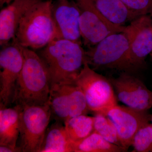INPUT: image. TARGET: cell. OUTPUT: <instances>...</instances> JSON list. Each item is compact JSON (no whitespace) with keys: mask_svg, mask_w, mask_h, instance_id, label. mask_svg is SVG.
<instances>
[{"mask_svg":"<svg viewBox=\"0 0 152 152\" xmlns=\"http://www.w3.org/2000/svg\"><path fill=\"white\" fill-rule=\"evenodd\" d=\"M21 48L23 65L16 83L12 104L20 107L47 104L51 83L46 66L34 50Z\"/></svg>","mask_w":152,"mask_h":152,"instance_id":"cell-1","label":"cell"},{"mask_svg":"<svg viewBox=\"0 0 152 152\" xmlns=\"http://www.w3.org/2000/svg\"><path fill=\"white\" fill-rule=\"evenodd\" d=\"M38 54L48 72L51 88L75 83L86 59L82 44L59 38L53 40Z\"/></svg>","mask_w":152,"mask_h":152,"instance_id":"cell-2","label":"cell"},{"mask_svg":"<svg viewBox=\"0 0 152 152\" xmlns=\"http://www.w3.org/2000/svg\"><path fill=\"white\" fill-rule=\"evenodd\" d=\"M52 0L42 1L33 6L20 22L12 42L23 48L41 50L57 38L53 17Z\"/></svg>","mask_w":152,"mask_h":152,"instance_id":"cell-3","label":"cell"},{"mask_svg":"<svg viewBox=\"0 0 152 152\" xmlns=\"http://www.w3.org/2000/svg\"><path fill=\"white\" fill-rule=\"evenodd\" d=\"M94 70H115L134 73L138 70L133 65L128 36L124 31L106 37L86 50V59Z\"/></svg>","mask_w":152,"mask_h":152,"instance_id":"cell-4","label":"cell"},{"mask_svg":"<svg viewBox=\"0 0 152 152\" xmlns=\"http://www.w3.org/2000/svg\"><path fill=\"white\" fill-rule=\"evenodd\" d=\"M75 83L84 94L90 111L106 115L118 105L114 88L108 78L98 73L85 62Z\"/></svg>","mask_w":152,"mask_h":152,"instance_id":"cell-5","label":"cell"},{"mask_svg":"<svg viewBox=\"0 0 152 152\" xmlns=\"http://www.w3.org/2000/svg\"><path fill=\"white\" fill-rule=\"evenodd\" d=\"M18 107L20 139L18 147L23 152H40L51 118L49 104Z\"/></svg>","mask_w":152,"mask_h":152,"instance_id":"cell-6","label":"cell"},{"mask_svg":"<svg viewBox=\"0 0 152 152\" xmlns=\"http://www.w3.org/2000/svg\"><path fill=\"white\" fill-rule=\"evenodd\" d=\"M80 11V29L83 43L94 46L106 37L125 31V26L113 24L101 14L94 0H75Z\"/></svg>","mask_w":152,"mask_h":152,"instance_id":"cell-7","label":"cell"},{"mask_svg":"<svg viewBox=\"0 0 152 152\" xmlns=\"http://www.w3.org/2000/svg\"><path fill=\"white\" fill-rule=\"evenodd\" d=\"M21 47L12 42L2 47L0 52V106L12 104L16 83L23 68Z\"/></svg>","mask_w":152,"mask_h":152,"instance_id":"cell-8","label":"cell"},{"mask_svg":"<svg viewBox=\"0 0 152 152\" xmlns=\"http://www.w3.org/2000/svg\"><path fill=\"white\" fill-rule=\"evenodd\" d=\"M119 101L139 110L148 111L152 107V91L132 73L121 72L116 78L109 77Z\"/></svg>","mask_w":152,"mask_h":152,"instance_id":"cell-9","label":"cell"},{"mask_svg":"<svg viewBox=\"0 0 152 152\" xmlns=\"http://www.w3.org/2000/svg\"><path fill=\"white\" fill-rule=\"evenodd\" d=\"M152 18L150 15L139 17L124 31L129 42L132 61L138 71L146 67V58L152 51Z\"/></svg>","mask_w":152,"mask_h":152,"instance_id":"cell-10","label":"cell"},{"mask_svg":"<svg viewBox=\"0 0 152 152\" xmlns=\"http://www.w3.org/2000/svg\"><path fill=\"white\" fill-rule=\"evenodd\" d=\"M106 115L114 123L120 141L127 151L132 146L136 133L142 127L150 123L152 117L148 111L139 110L127 106L118 105L109 109Z\"/></svg>","mask_w":152,"mask_h":152,"instance_id":"cell-11","label":"cell"},{"mask_svg":"<svg viewBox=\"0 0 152 152\" xmlns=\"http://www.w3.org/2000/svg\"><path fill=\"white\" fill-rule=\"evenodd\" d=\"M52 14L57 38L82 44L80 11L75 1L57 0L53 4Z\"/></svg>","mask_w":152,"mask_h":152,"instance_id":"cell-12","label":"cell"},{"mask_svg":"<svg viewBox=\"0 0 152 152\" xmlns=\"http://www.w3.org/2000/svg\"><path fill=\"white\" fill-rule=\"evenodd\" d=\"M42 0H13L0 12V45L3 47L15 37L26 13Z\"/></svg>","mask_w":152,"mask_h":152,"instance_id":"cell-13","label":"cell"},{"mask_svg":"<svg viewBox=\"0 0 152 152\" xmlns=\"http://www.w3.org/2000/svg\"><path fill=\"white\" fill-rule=\"evenodd\" d=\"M0 108V146H8L22 152L17 146L20 135L19 107Z\"/></svg>","mask_w":152,"mask_h":152,"instance_id":"cell-14","label":"cell"},{"mask_svg":"<svg viewBox=\"0 0 152 152\" xmlns=\"http://www.w3.org/2000/svg\"><path fill=\"white\" fill-rule=\"evenodd\" d=\"M73 143L64 124L56 121L48 128L40 152H73Z\"/></svg>","mask_w":152,"mask_h":152,"instance_id":"cell-15","label":"cell"},{"mask_svg":"<svg viewBox=\"0 0 152 152\" xmlns=\"http://www.w3.org/2000/svg\"><path fill=\"white\" fill-rule=\"evenodd\" d=\"M98 10L113 24L124 26L137 17L129 10L121 0H94Z\"/></svg>","mask_w":152,"mask_h":152,"instance_id":"cell-16","label":"cell"},{"mask_svg":"<svg viewBox=\"0 0 152 152\" xmlns=\"http://www.w3.org/2000/svg\"><path fill=\"white\" fill-rule=\"evenodd\" d=\"M71 102L68 84L52 87L49 100L51 118L64 124L70 119Z\"/></svg>","mask_w":152,"mask_h":152,"instance_id":"cell-17","label":"cell"},{"mask_svg":"<svg viewBox=\"0 0 152 152\" xmlns=\"http://www.w3.org/2000/svg\"><path fill=\"white\" fill-rule=\"evenodd\" d=\"M125 148L107 141L94 131L80 141L73 142V152H124Z\"/></svg>","mask_w":152,"mask_h":152,"instance_id":"cell-18","label":"cell"},{"mask_svg":"<svg viewBox=\"0 0 152 152\" xmlns=\"http://www.w3.org/2000/svg\"><path fill=\"white\" fill-rule=\"evenodd\" d=\"M94 117L81 115L73 117L64 123L68 136L73 142L80 141L87 137L94 130Z\"/></svg>","mask_w":152,"mask_h":152,"instance_id":"cell-19","label":"cell"},{"mask_svg":"<svg viewBox=\"0 0 152 152\" xmlns=\"http://www.w3.org/2000/svg\"><path fill=\"white\" fill-rule=\"evenodd\" d=\"M94 118V132L109 142L124 148L120 141L116 128L110 118L102 114H96Z\"/></svg>","mask_w":152,"mask_h":152,"instance_id":"cell-20","label":"cell"},{"mask_svg":"<svg viewBox=\"0 0 152 152\" xmlns=\"http://www.w3.org/2000/svg\"><path fill=\"white\" fill-rule=\"evenodd\" d=\"M133 152H152V124L145 125L137 131L132 140Z\"/></svg>","mask_w":152,"mask_h":152,"instance_id":"cell-21","label":"cell"},{"mask_svg":"<svg viewBox=\"0 0 152 152\" xmlns=\"http://www.w3.org/2000/svg\"><path fill=\"white\" fill-rule=\"evenodd\" d=\"M137 18L150 15L152 17V0H121Z\"/></svg>","mask_w":152,"mask_h":152,"instance_id":"cell-22","label":"cell"},{"mask_svg":"<svg viewBox=\"0 0 152 152\" xmlns=\"http://www.w3.org/2000/svg\"><path fill=\"white\" fill-rule=\"evenodd\" d=\"M0 152H19L18 150L15 149L8 146H0Z\"/></svg>","mask_w":152,"mask_h":152,"instance_id":"cell-23","label":"cell"},{"mask_svg":"<svg viewBox=\"0 0 152 152\" xmlns=\"http://www.w3.org/2000/svg\"><path fill=\"white\" fill-rule=\"evenodd\" d=\"M12 1L13 0H1V5L4 4L5 3L10 4L12 2Z\"/></svg>","mask_w":152,"mask_h":152,"instance_id":"cell-24","label":"cell"},{"mask_svg":"<svg viewBox=\"0 0 152 152\" xmlns=\"http://www.w3.org/2000/svg\"><path fill=\"white\" fill-rule=\"evenodd\" d=\"M150 57H151V60L152 61V51L151 53V54H150Z\"/></svg>","mask_w":152,"mask_h":152,"instance_id":"cell-25","label":"cell"},{"mask_svg":"<svg viewBox=\"0 0 152 152\" xmlns=\"http://www.w3.org/2000/svg\"><path fill=\"white\" fill-rule=\"evenodd\" d=\"M151 121H152V117H151Z\"/></svg>","mask_w":152,"mask_h":152,"instance_id":"cell-26","label":"cell"}]
</instances>
